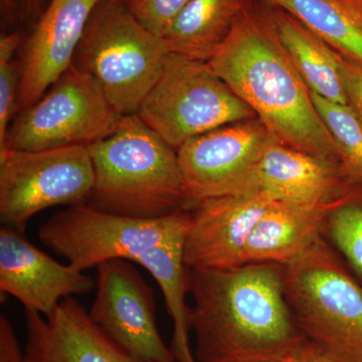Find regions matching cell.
I'll return each instance as SVG.
<instances>
[{"mask_svg":"<svg viewBox=\"0 0 362 362\" xmlns=\"http://www.w3.org/2000/svg\"><path fill=\"white\" fill-rule=\"evenodd\" d=\"M192 0H127L128 7L146 30L161 40Z\"/></svg>","mask_w":362,"mask_h":362,"instance_id":"25","label":"cell"},{"mask_svg":"<svg viewBox=\"0 0 362 362\" xmlns=\"http://www.w3.org/2000/svg\"><path fill=\"white\" fill-rule=\"evenodd\" d=\"M0 362H25L13 326L6 316H0Z\"/></svg>","mask_w":362,"mask_h":362,"instance_id":"27","label":"cell"},{"mask_svg":"<svg viewBox=\"0 0 362 362\" xmlns=\"http://www.w3.org/2000/svg\"><path fill=\"white\" fill-rule=\"evenodd\" d=\"M295 362H339L318 349L315 344L306 340L294 358Z\"/></svg>","mask_w":362,"mask_h":362,"instance_id":"28","label":"cell"},{"mask_svg":"<svg viewBox=\"0 0 362 362\" xmlns=\"http://www.w3.org/2000/svg\"><path fill=\"white\" fill-rule=\"evenodd\" d=\"M94 281L69 264L62 265L28 242L23 233L4 226L0 230V292L11 295L25 310L49 317L73 295L90 293Z\"/></svg>","mask_w":362,"mask_h":362,"instance_id":"14","label":"cell"},{"mask_svg":"<svg viewBox=\"0 0 362 362\" xmlns=\"http://www.w3.org/2000/svg\"><path fill=\"white\" fill-rule=\"evenodd\" d=\"M120 118L99 83L71 66L35 104L16 114L0 149L88 147L111 134Z\"/></svg>","mask_w":362,"mask_h":362,"instance_id":"8","label":"cell"},{"mask_svg":"<svg viewBox=\"0 0 362 362\" xmlns=\"http://www.w3.org/2000/svg\"><path fill=\"white\" fill-rule=\"evenodd\" d=\"M352 1H356V2H357V4H362V0H352Z\"/></svg>","mask_w":362,"mask_h":362,"instance_id":"30","label":"cell"},{"mask_svg":"<svg viewBox=\"0 0 362 362\" xmlns=\"http://www.w3.org/2000/svg\"><path fill=\"white\" fill-rule=\"evenodd\" d=\"M168 54L163 42L136 20L125 0H100L71 66L99 83L121 116L132 115L160 77Z\"/></svg>","mask_w":362,"mask_h":362,"instance_id":"5","label":"cell"},{"mask_svg":"<svg viewBox=\"0 0 362 362\" xmlns=\"http://www.w3.org/2000/svg\"><path fill=\"white\" fill-rule=\"evenodd\" d=\"M272 25L310 92L328 101L349 105L337 52L287 13L277 14Z\"/></svg>","mask_w":362,"mask_h":362,"instance_id":"19","label":"cell"},{"mask_svg":"<svg viewBox=\"0 0 362 362\" xmlns=\"http://www.w3.org/2000/svg\"><path fill=\"white\" fill-rule=\"evenodd\" d=\"M283 266L288 304L307 340L339 362H362V287L318 238Z\"/></svg>","mask_w":362,"mask_h":362,"instance_id":"4","label":"cell"},{"mask_svg":"<svg viewBox=\"0 0 362 362\" xmlns=\"http://www.w3.org/2000/svg\"><path fill=\"white\" fill-rule=\"evenodd\" d=\"M99 2L49 0L18 62V112L35 104L73 65L78 42Z\"/></svg>","mask_w":362,"mask_h":362,"instance_id":"13","label":"cell"},{"mask_svg":"<svg viewBox=\"0 0 362 362\" xmlns=\"http://www.w3.org/2000/svg\"><path fill=\"white\" fill-rule=\"evenodd\" d=\"M331 204L275 202L255 226L244 252V264L286 265L322 235Z\"/></svg>","mask_w":362,"mask_h":362,"instance_id":"17","label":"cell"},{"mask_svg":"<svg viewBox=\"0 0 362 362\" xmlns=\"http://www.w3.org/2000/svg\"><path fill=\"white\" fill-rule=\"evenodd\" d=\"M192 211L159 218H133L88 206H70L40 226L45 247L81 271L112 259L134 262L149 250L187 235Z\"/></svg>","mask_w":362,"mask_h":362,"instance_id":"7","label":"cell"},{"mask_svg":"<svg viewBox=\"0 0 362 362\" xmlns=\"http://www.w3.org/2000/svg\"><path fill=\"white\" fill-rule=\"evenodd\" d=\"M338 58L349 106L362 123V66L356 65L339 54Z\"/></svg>","mask_w":362,"mask_h":362,"instance_id":"26","label":"cell"},{"mask_svg":"<svg viewBox=\"0 0 362 362\" xmlns=\"http://www.w3.org/2000/svg\"><path fill=\"white\" fill-rule=\"evenodd\" d=\"M275 138L257 119L228 124L188 140L177 149L185 209L230 194Z\"/></svg>","mask_w":362,"mask_h":362,"instance_id":"11","label":"cell"},{"mask_svg":"<svg viewBox=\"0 0 362 362\" xmlns=\"http://www.w3.org/2000/svg\"><path fill=\"white\" fill-rule=\"evenodd\" d=\"M94 185L88 206L133 218H159L185 209L177 151L137 114L88 146Z\"/></svg>","mask_w":362,"mask_h":362,"instance_id":"3","label":"cell"},{"mask_svg":"<svg viewBox=\"0 0 362 362\" xmlns=\"http://www.w3.org/2000/svg\"><path fill=\"white\" fill-rule=\"evenodd\" d=\"M25 362H154L129 354L90 320L73 298L51 315L25 310Z\"/></svg>","mask_w":362,"mask_h":362,"instance_id":"15","label":"cell"},{"mask_svg":"<svg viewBox=\"0 0 362 362\" xmlns=\"http://www.w3.org/2000/svg\"><path fill=\"white\" fill-rule=\"evenodd\" d=\"M20 33H2L0 39V146L18 112L20 64L14 54L21 44Z\"/></svg>","mask_w":362,"mask_h":362,"instance_id":"24","label":"cell"},{"mask_svg":"<svg viewBox=\"0 0 362 362\" xmlns=\"http://www.w3.org/2000/svg\"><path fill=\"white\" fill-rule=\"evenodd\" d=\"M49 0H9L13 2L14 9L18 11L21 18H30L39 14L42 4H49Z\"/></svg>","mask_w":362,"mask_h":362,"instance_id":"29","label":"cell"},{"mask_svg":"<svg viewBox=\"0 0 362 362\" xmlns=\"http://www.w3.org/2000/svg\"><path fill=\"white\" fill-rule=\"evenodd\" d=\"M207 64L277 141L341 170L337 144L273 25L245 9Z\"/></svg>","mask_w":362,"mask_h":362,"instance_id":"2","label":"cell"},{"mask_svg":"<svg viewBox=\"0 0 362 362\" xmlns=\"http://www.w3.org/2000/svg\"><path fill=\"white\" fill-rule=\"evenodd\" d=\"M276 362H295V361H294V359H291V361H276Z\"/></svg>","mask_w":362,"mask_h":362,"instance_id":"31","label":"cell"},{"mask_svg":"<svg viewBox=\"0 0 362 362\" xmlns=\"http://www.w3.org/2000/svg\"><path fill=\"white\" fill-rule=\"evenodd\" d=\"M185 238L187 235H180L149 250L135 263L146 269L160 287L173 321L170 349L176 362H197L189 342L192 308L185 301L190 291L189 269L185 262Z\"/></svg>","mask_w":362,"mask_h":362,"instance_id":"20","label":"cell"},{"mask_svg":"<svg viewBox=\"0 0 362 362\" xmlns=\"http://www.w3.org/2000/svg\"><path fill=\"white\" fill-rule=\"evenodd\" d=\"M245 9L244 0H192L161 40L168 52L209 62Z\"/></svg>","mask_w":362,"mask_h":362,"instance_id":"18","label":"cell"},{"mask_svg":"<svg viewBox=\"0 0 362 362\" xmlns=\"http://www.w3.org/2000/svg\"><path fill=\"white\" fill-rule=\"evenodd\" d=\"M316 110L335 144L343 175L349 182L362 183V123L349 105L334 103L311 93Z\"/></svg>","mask_w":362,"mask_h":362,"instance_id":"23","label":"cell"},{"mask_svg":"<svg viewBox=\"0 0 362 362\" xmlns=\"http://www.w3.org/2000/svg\"><path fill=\"white\" fill-rule=\"evenodd\" d=\"M349 183L340 169L275 139L230 194L258 192L276 202L323 204L340 199Z\"/></svg>","mask_w":362,"mask_h":362,"instance_id":"16","label":"cell"},{"mask_svg":"<svg viewBox=\"0 0 362 362\" xmlns=\"http://www.w3.org/2000/svg\"><path fill=\"white\" fill-rule=\"evenodd\" d=\"M97 295L90 320L129 354L145 361L176 362L163 342L156 319L154 293L127 259L97 267Z\"/></svg>","mask_w":362,"mask_h":362,"instance_id":"10","label":"cell"},{"mask_svg":"<svg viewBox=\"0 0 362 362\" xmlns=\"http://www.w3.org/2000/svg\"><path fill=\"white\" fill-rule=\"evenodd\" d=\"M276 201L258 192H240L199 202L190 209L185 262L190 270H223L244 264L255 226Z\"/></svg>","mask_w":362,"mask_h":362,"instance_id":"12","label":"cell"},{"mask_svg":"<svg viewBox=\"0 0 362 362\" xmlns=\"http://www.w3.org/2000/svg\"><path fill=\"white\" fill-rule=\"evenodd\" d=\"M136 114L176 151L197 136L257 119L207 62L173 52H168L160 77Z\"/></svg>","mask_w":362,"mask_h":362,"instance_id":"6","label":"cell"},{"mask_svg":"<svg viewBox=\"0 0 362 362\" xmlns=\"http://www.w3.org/2000/svg\"><path fill=\"white\" fill-rule=\"evenodd\" d=\"M94 185L88 147L0 149V218L23 233L35 214L56 206H86Z\"/></svg>","mask_w":362,"mask_h":362,"instance_id":"9","label":"cell"},{"mask_svg":"<svg viewBox=\"0 0 362 362\" xmlns=\"http://www.w3.org/2000/svg\"><path fill=\"white\" fill-rule=\"evenodd\" d=\"M340 56L362 66V4L352 0H268Z\"/></svg>","mask_w":362,"mask_h":362,"instance_id":"21","label":"cell"},{"mask_svg":"<svg viewBox=\"0 0 362 362\" xmlns=\"http://www.w3.org/2000/svg\"><path fill=\"white\" fill-rule=\"evenodd\" d=\"M197 362L291 361L306 338L286 298L283 266L190 270Z\"/></svg>","mask_w":362,"mask_h":362,"instance_id":"1","label":"cell"},{"mask_svg":"<svg viewBox=\"0 0 362 362\" xmlns=\"http://www.w3.org/2000/svg\"><path fill=\"white\" fill-rule=\"evenodd\" d=\"M322 237L362 287V183H349L326 216Z\"/></svg>","mask_w":362,"mask_h":362,"instance_id":"22","label":"cell"}]
</instances>
